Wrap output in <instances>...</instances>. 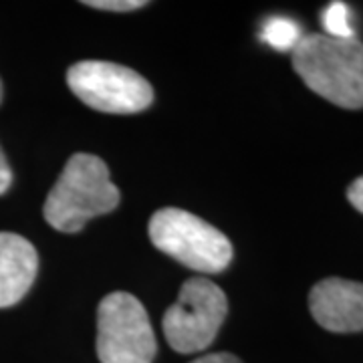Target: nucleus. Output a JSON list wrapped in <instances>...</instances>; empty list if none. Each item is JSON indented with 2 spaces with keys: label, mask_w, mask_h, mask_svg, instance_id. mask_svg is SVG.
Wrapping results in <instances>:
<instances>
[{
  "label": "nucleus",
  "mask_w": 363,
  "mask_h": 363,
  "mask_svg": "<svg viewBox=\"0 0 363 363\" xmlns=\"http://www.w3.org/2000/svg\"><path fill=\"white\" fill-rule=\"evenodd\" d=\"M228 313V301L220 286L208 279H188L178 301L164 313L162 327L169 347L178 353L206 350L216 339Z\"/></svg>",
  "instance_id": "obj_4"
},
{
  "label": "nucleus",
  "mask_w": 363,
  "mask_h": 363,
  "mask_svg": "<svg viewBox=\"0 0 363 363\" xmlns=\"http://www.w3.org/2000/svg\"><path fill=\"white\" fill-rule=\"evenodd\" d=\"M309 309L315 321L333 333L363 329V283L325 279L309 293Z\"/></svg>",
  "instance_id": "obj_7"
},
{
  "label": "nucleus",
  "mask_w": 363,
  "mask_h": 363,
  "mask_svg": "<svg viewBox=\"0 0 363 363\" xmlns=\"http://www.w3.org/2000/svg\"><path fill=\"white\" fill-rule=\"evenodd\" d=\"M69 89L104 113H138L154 101V89L133 69L109 61H81L67 71Z\"/></svg>",
  "instance_id": "obj_6"
},
{
  "label": "nucleus",
  "mask_w": 363,
  "mask_h": 363,
  "mask_svg": "<svg viewBox=\"0 0 363 363\" xmlns=\"http://www.w3.org/2000/svg\"><path fill=\"white\" fill-rule=\"evenodd\" d=\"M154 247L198 272H220L233 260V245L224 234L182 208H162L147 226Z\"/></svg>",
  "instance_id": "obj_3"
},
{
  "label": "nucleus",
  "mask_w": 363,
  "mask_h": 363,
  "mask_svg": "<svg viewBox=\"0 0 363 363\" xmlns=\"http://www.w3.org/2000/svg\"><path fill=\"white\" fill-rule=\"evenodd\" d=\"M39 257L21 234L0 233V309L18 303L35 283Z\"/></svg>",
  "instance_id": "obj_8"
},
{
  "label": "nucleus",
  "mask_w": 363,
  "mask_h": 363,
  "mask_svg": "<svg viewBox=\"0 0 363 363\" xmlns=\"http://www.w3.org/2000/svg\"><path fill=\"white\" fill-rule=\"evenodd\" d=\"M156 335L143 305L130 293H111L97 309V357L101 363H152Z\"/></svg>",
  "instance_id": "obj_5"
},
{
  "label": "nucleus",
  "mask_w": 363,
  "mask_h": 363,
  "mask_svg": "<svg viewBox=\"0 0 363 363\" xmlns=\"http://www.w3.org/2000/svg\"><path fill=\"white\" fill-rule=\"evenodd\" d=\"M117 204L119 190L109 178L107 164L91 154H75L47 196L43 212L55 230L71 234Z\"/></svg>",
  "instance_id": "obj_2"
},
{
  "label": "nucleus",
  "mask_w": 363,
  "mask_h": 363,
  "mask_svg": "<svg viewBox=\"0 0 363 363\" xmlns=\"http://www.w3.org/2000/svg\"><path fill=\"white\" fill-rule=\"evenodd\" d=\"M91 9H101V11H116V13H128L145 6L143 0H87L85 2Z\"/></svg>",
  "instance_id": "obj_11"
},
{
  "label": "nucleus",
  "mask_w": 363,
  "mask_h": 363,
  "mask_svg": "<svg viewBox=\"0 0 363 363\" xmlns=\"http://www.w3.org/2000/svg\"><path fill=\"white\" fill-rule=\"evenodd\" d=\"M347 198H350L353 206L357 208L359 212H363V176L351 184L350 190H347Z\"/></svg>",
  "instance_id": "obj_13"
},
{
  "label": "nucleus",
  "mask_w": 363,
  "mask_h": 363,
  "mask_svg": "<svg viewBox=\"0 0 363 363\" xmlns=\"http://www.w3.org/2000/svg\"><path fill=\"white\" fill-rule=\"evenodd\" d=\"M260 37H262V40L267 45H271L272 49H277V51H293L298 45V40L303 39L301 26L295 21L285 18V16L269 18L262 25Z\"/></svg>",
  "instance_id": "obj_9"
},
{
  "label": "nucleus",
  "mask_w": 363,
  "mask_h": 363,
  "mask_svg": "<svg viewBox=\"0 0 363 363\" xmlns=\"http://www.w3.org/2000/svg\"><path fill=\"white\" fill-rule=\"evenodd\" d=\"M293 67L305 85L345 109L363 107V43L309 35L293 49Z\"/></svg>",
  "instance_id": "obj_1"
},
{
  "label": "nucleus",
  "mask_w": 363,
  "mask_h": 363,
  "mask_svg": "<svg viewBox=\"0 0 363 363\" xmlns=\"http://www.w3.org/2000/svg\"><path fill=\"white\" fill-rule=\"evenodd\" d=\"M323 28L327 37L333 39H355L353 26H351V11L343 2H331L323 11Z\"/></svg>",
  "instance_id": "obj_10"
},
{
  "label": "nucleus",
  "mask_w": 363,
  "mask_h": 363,
  "mask_svg": "<svg viewBox=\"0 0 363 363\" xmlns=\"http://www.w3.org/2000/svg\"><path fill=\"white\" fill-rule=\"evenodd\" d=\"M13 184V172H11V166L6 162V157L0 150V194H4Z\"/></svg>",
  "instance_id": "obj_12"
},
{
  "label": "nucleus",
  "mask_w": 363,
  "mask_h": 363,
  "mask_svg": "<svg viewBox=\"0 0 363 363\" xmlns=\"http://www.w3.org/2000/svg\"><path fill=\"white\" fill-rule=\"evenodd\" d=\"M192 363H242L236 355L233 353H210V355H204V357H198L196 362Z\"/></svg>",
  "instance_id": "obj_14"
},
{
  "label": "nucleus",
  "mask_w": 363,
  "mask_h": 363,
  "mask_svg": "<svg viewBox=\"0 0 363 363\" xmlns=\"http://www.w3.org/2000/svg\"><path fill=\"white\" fill-rule=\"evenodd\" d=\"M0 101H2V83H0Z\"/></svg>",
  "instance_id": "obj_15"
}]
</instances>
